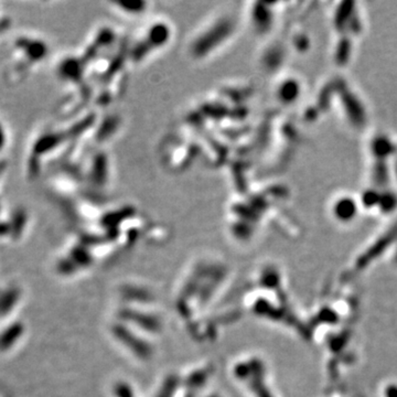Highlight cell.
<instances>
[{
    "label": "cell",
    "instance_id": "6da1fadb",
    "mask_svg": "<svg viewBox=\"0 0 397 397\" xmlns=\"http://www.w3.org/2000/svg\"><path fill=\"white\" fill-rule=\"evenodd\" d=\"M19 330H20L19 327L18 328L14 327V328H12L11 330H10V333H9V331H8V332L2 337L1 341H0V345H1V347H2V345H8V343H10L12 340L16 339L18 337V334H19Z\"/></svg>",
    "mask_w": 397,
    "mask_h": 397
}]
</instances>
